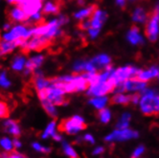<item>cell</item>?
Returning <instances> with one entry per match:
<instances>
[{
  "label": "cell",
  "instance_id": "cell-8",
  "mask_svg": "<svg viewBox=\"0 0 159 158\" xmlns=\"http://www.w3.org/2000/svg\"><path fill=\"white\" fill-rule=\"evenodd\" d=\"M45 57L42 54H36L31 56L30 58L27 59L26 64H25V68L23 70V75L25 77L33 76V73L38 69H40V67L44 63Z\"/></svg>",
  "mask_w": 159,
  "mask_h": 158
},
{
  "label": "cell",
  "instance_id": "cell-23",
  "mask_svg": "<svg viewBox=\"0 0 159 158\" xmlns=\"http://www.w3.org/2000/svg\"><path fill=\"white\" fill-rule=\"evenodd\" d=\"M40 103H41V106L44 108V110L46 111V113L51 118L57 119V117H58V111H57L56 106L52 103V102H50L47 99H42V100H40Z\"/></svg>",
  "mask_w": 159,
  "mask_h": 158
},
{
  "label": "cell",
  "instance_id": "cell-30",
  "mask_svg": "<svg viewBox=\"0 0 159 158\" xmlns=\"http://www.w3.org/2000/svg\"><path fill=\"white\" fill-rule=\"evenodd\" d=\"M62 149H63L64 153L68 156V158H80V156L77 154V152L74 151V149L66 142L62 143Z\"/></svg>",
  "mask_w": 159,
  "mask_h": 158
},
{
  "label": "cell",
  "instance_id": "cell-16",
  "mask_svg": "<svg viewBox=\"0 0 159 158\" xmlns=\"http://www.w3.org/2000/svg\"><path fill=\"white\" fill-rule=\"evenodd\" d=\"M107 17V14L98 9L93 14V16L90 17V21H91V26H90V28L101 30V27L105 23Z\"/></svg>",
  "mask_w": 159,
  "mask_h": 158
},
{
  "label": "cell",
  "instance_id": "cell-28",
  "mask_svg": "<svg viewBox=\"0 0 159 158\" xmlns=\"http://www.w3.org/2000/svg\"><path fill=\"white\" fill-rule=\"evenodd\" d=\"M97 117L99 118V120L104 123V124H107L109 122L110 120V112L107 108H101L98 113H97Z\"/></svg>",
  "mask_w": 159,
  "mask_h": 158
},
{
  "label": "cell",
  "instance_id": "cell-13",
  "mask_svg": "<svg viewBox=\"0 0 159 158\" xmlns=\"http://www.w3.org/2000/svg\"><path fill=\"white\" fill-rule=\"evenodd\" d=\"M9 21L12 23H25L28 19V16L24 13L18 5H14L9 10Z\"/></svg>",
  "mask_w": 159,
  "mask_h": 158
},
{
  "label": "cell",
  "instance_id": "cell-12",
  "mask_svg": "<svg viewBox=\"0 0 159 158\" xmlns=\"http://www.w3.org/2000/svg\"><path fill=\"white\" fill-rule=\"evenodd\" d=\"M33 84L36 90L39 92L47 88L51 84V80L44 77V73L42 70L38 69L33 73Z\"/></svg>",
  "mask_w": 159,
  "mask_h": 158
},
{
  "label": "cell",
  "instance_id": "cell-37",
  "mask_svg": "<svg viewBox=\"0 0 159 158\" xmlns=\"http://www.w3.org/2000/svg\"><path fill=\"white\" fill-rule=\"evenodd\" d=\"M33 148L35 149L36 151H41V152H45V153H46V152L48 153V152L51 151L50 148H44V147H42L39 143H34L33 144Z\"/></svg>",
  "mask_w": 159,
  "mask_h": 158
},
{
  "label": "cell",
  "instance_id": "cell-42",
  "mask_svg": "<svg viewBox=\"0 0 159 158\" xmlns=\"http://www.w3.org/2000/svg\"><path fill=\"white\" fill-rule=\"evenodd\" d=\"M13 144H14V146H15V149H18V148H20V146H21L20 142H19L17 139H15L14 142H13Z\"/></svg>",
  "mask_w": 159,
  "mask_h": 158
},
{
  "label": "cell",
  "instance_id": "cell-6",
  "mask_svg": "<svg viewBox=\"0 0 159 158\" xmlns=\"http://www.w3.org/2000/svg\"><path fill=\"white\" fill-rule=\"evenodd\" d=\"M117 86V83L111 76L107 79L106 82L98 83L96 84L90 85L87 89V95L91 97H99L105 96L107 93L114 91Z\"/></svg>",
  "mask_w": 159,
  "mask_h": 158
},
{
  "label": "cell",
  "instance_id": "cell-44",
  "mask_svg": "<svg viewBox=\"0 0 159 158\" xmlns=\"http://www.w3.org/2000/svg\"><path fill=\"white\" fill-rule=\"evenodd\" d=\"M53 138H54L56 141H61V135H59V134H57V133H54Z\"/></svg>",
  "mask_w": 159,
  "mask_h": 158
},
{
  "label": "cell",
  "instance_id": "cell-21",
  "mask_svg": "<svg viewBox=\"0 0 159 158\" xmlns=\"http://www.w3.org/2000/svg\"><path fill=\"white\" fill-rule=\"evenodd\" d=\"M3 128H4V130L10 134H13L14 136L16 137H18L20 136L21 134V131H20V128H19V125L18 123L15 120H7L4 125H3Z\"/></svg>",
  "mask_w": 159,
  "mask_h": 158
},
{
  "label": "cell",
  "instance_id": "cell-32",
  "mask_svg": "<svg viewBox=\"0 0 159 158\" xmlns=\"http://www.w3.org/2000/svg\"><path fill=\"white\" fill-rule=\"evenodd\" d=\"M55 129H56V121L54 120L47 126L46 129H45V131L42 134V138L44 139V138H47L49 136H53L54 133H55Z\"/></svg>",
  "mask_w": 159,
  "mask_h": 158
},
{
  "label": "cell",
  "instance_id": "cell-4",
  "mask_svg": "<svg viewBox=\"0 0 159 158\" xmlns=\"http://www.w3.org/2000/svg\"><path fill=\"white\" fill-rule=\"evenodd\" d=\"M33 27L25 23H17L13 25L10 31L4 32L2 39L7 41H16L17 39H28L33 37Z\"/></svg>",
  "mask_w": 159,
  "mask_h": 158
},
{
  "label": "cell",
  "instance_id": "cell-36",
  "mask_svg": "<svg viewBox=\"0 0 159 158\" xmlns=\"http://www.w3.org/2000/svg\"><path fill=\"white\" fill-rule=\"evenodd\" d=\"M144 151H145V147L144 146H139L138 148L135 149V151L131 154L130 158H140L141 155L144 153Z\"/></svg>",
  "mask_w": 159,
  "mask_h": 158
},
{
  "label": "cell",
  "instance_id": "cell-40",
  "mask_svg": "<svg viewBox=\"0 0 159 158\" xmlns=\"http://www.w3.org/2000/svg\"><path fill=\"white\" fill-rule=\"evenodd\" d=\"M105 152V149L102 148V147H99L97 148L94 151H93V155H97V154H101V153H104Z\"/></svg>",
  "mask_w": 159,
  "mask_h": 158
},
{
  "label": "cell",
  "instance_id": "cell-2",
  "mask_svg": "<svg viewBox=\"0 0 159 158\" xmlns=\"http://www.w3.org/2000/svg\"><path fill=\"white\" fill-rule=\"evenodd\" d=\"M65 91L58 84L51 82V84L41 91L38 92L39 100L47 99L55 106H66L69 103V100L65 97Z\"/></svg>",
  "mask_w": 159,
  "mask_h": 158
},
{
  "label": "cell",
  "instance_id": "cell-17",
  "mask_svg": "<svg viewBox=\"0 0 159 158\" xmlns=\"http://www.w3.org/2000/svg\"><path fill=\"white\" fill-rule=\"evenodd\" d=\"M158 75H159V69L157 67L153 66L149 70H146V71L139 70V72L136 74V76L133 77V79H136V80H139L142 82H147L154 77H158Z\"/></svg>",
  "mask_w": 159,
  "mask_h": 158
},
{
  "label": "cell",
  "instance_id": "cell-18",
  "mask_svg": "<svg viewBox=\"0 0 159 158\" xmlns=\"http://www.w3.org/2000/svg\"><path fill=\"white\" fill-rule=\"evenodd\" d=\"M97 10H98V6L96 4H92L84 9L78 11L77 13H75L74 17L78 20H84L86 18H90Z\"/></svg>",
  "mask_w": 159,
  "mask_h": 158
},
{
  "label": "cell",
  "instance_id": "cell-45",
  "mask_svg": "<svg viewBox=\"0 0 159 158\" xmlns=\"http://www.w3.org/2000/svg\"><path fill=\"white\" fill-rule=\"evenodd\" d=\"M158 77H159V75H158Z\"/></svg>",
  "mask_w": 159,
  "mask_h": 158
},
{
  "label": "cell",
  "instance_id": "cell-11",
  "mask_svg": "<svg viewBox=\"0 0 159 158\" xmlns=\"http://www.w3.org/2000/svg\"><path fill=\"white\" fill-rule=\"evenodd\" d=\"M138 137V132L131 129H117L106 137V141H125Z\"/></svg>",
  "mask_w": 159,
  "mask_h": 158
},
{
  "label": "cell",
  "instance_id": "cell-10",
  "mask_svg": "<svg viewBox=\"0 0 159 158\" xmlns=\"http://www.w3.org/2000/svg\"><path fill=\"white\" fill-rule=\"evenodd\" d=\"M43 4V0H22L18 6L24 11L28 16H31L34 14L41 12Z\"/></svg>",
  "mask_w": 159,
  "mask_h": 158
},
{
  "label": "cell",
  "instance_id": "cell-24",
  "mask_svg": "<svg viewBox=\"0 0 159 158\" xmlns=\"http://www.w3.org/2000/svg\"><path fill=\"white\" fill-rule=\"evenodd\" d=\"M109 104L110 105H123V106L131 105L130 95H123L121 93H118L109 100Z\"/></svg>",
  "mask_w": 159,
  "mask_h": 158
},
{
  "label": "cell",
  "instance_id": "cell-38",
  "mask_svg": "<svg viewBox=\"0 0 159 158\" xmlns=\"http://www.w3.org/2000/svg\"><path fill=\"white\" fill-rule=\"evenodd\" d=\"M84 141H85V142H88V143H90V144H94V143H95V140H94V138L92 137V135H90V134H86V135H84Z\"/></svg>",
  "mask_w": 159,
  "mask_h": 158
},
{
  "label": "cell",
  "instance_id": "cell-20",
  "mask_svg": "<svg viewBox=\"0 0 159 158\" xmlns=\"http://www.w3.org/2000/svg\"><path fill=\"white\" fill-rule=\"evenodd\" d=\"M17 44L16 41H7V40H0V57H4L8 54L13 53L16 48Z\"/></svg>",
  "mask_w": 159,
  "mask_h": 158
},
{
  "label": "cell",
  "instance_id": "cell-9",
  "mask_svg": "<svg viewBox=\"0 0 159 158\" xmlns=\"http://www.w3.org/2000/svg\"><path fill=\"white\" fill-rule=\"evenodd\" d=\"M138 72H139V69H136L132 66H126V67H122V68L115 70L114 72H112L111 77L114 79L117 84H119L124 83L125 81L129 80L130 78H133Z\"/></svg>",
  "mask_w": 159,
  "mask_h": 158
},
{
  "label": "cell",
  "instance_id": "cell-27",
  "mask_svg": "<svg viewBox=\"0 0 159 158\" xmlns=\"http://www.w3.org/2000/svg\"><path fill=\"white\" fill-rule=\"evenodd\" d=\"M12 85V82L10 81V79L7 76L6 70H0V87L8 89Z\"/></svg>",
  "mask_w": 159,
  "mask_h": 158
},
{
  "label": "cell",
  "instance_id": "cell-14",
  "mask_svg": "<svg viewBox=\"0 0 159 158\" xmlns=\"http://www.w3.org/2000/svg\"><path fill=\"white\" fill-rule=\"evenodd\" d=\"M92 64L94 65L96 71L100 72V70H107V69H109V68H112V65H111V60L108 56L107 55H99V56H96L95 58H93L91 61Z\"/></svg>",
  "mask_w": 159,
  "mask_h": 158
},
{
  "label": "cell",
  "instance_id": "cell-29",
  "mask_svg": "<svg viewBox=\"0 0 159 158\" xmlns=\"http://www.w3.org/2000/svg\"><path fill=\"white\" fill-rule=\"evenodd\" d=\"M130 118H131V117H130V114H129V113H125V114H123L121 120L118 122L117 126H116L117 129H128L129 124V121H130Z\"/></svg>",
  "mask_w": 159,
  "mask_h": 158
},
{
  "label": "cell",
  "instance_id": "cell-34",
  "mask_svg": "<svg viewBox=\"0 0 159 158\" xmlns=\"http://www.w3.org/2000/svg\"><path fill=\"white\" fill-rule=\"evenodd\" d=\"M2 158H28L27 156L17 152L16 151H10L2 155Z\"/></svg>",
  "mask_w": 159,
  "mask_h": 158
},
{
  "label": "cell",
  "instance_id": "cell-25",
  "mask_svg": "<svg viewBox=\"0 0 159 158\" xmlns=\"http://www.w3.org/2000/svg\"><path fill=\"white\" fill-rule=\"evenodd\" d=\"M107 102V98L104 97V96H99V97H94L92 99L89 100V104L92 105L93 106H95L98 109L104 108Z\"/></svg>",
  "mask_w": 159,
  "mask_h": 158
},
{
  "label": "cell",
  "instance_id": "cell-35",
  "mask_svg": "<svg viewBox=\"0 0 159 158\" xmlns=\"http://www.w3.org/2000/svg\"><path fill=\"white\" fill-rule=\"evenodd\" d=\"M0 145L6 151H13V142L8 138H2L0 140Z\"/></svg>",
  "mask_w": 159,
  "mask_h": 158
},
{
  "label": "cell",
  "instance_id": "cell-26",
  "mask_svg": "<svg viewBox=\"0 0 159 158\" xmlns=\"http://www.w3.org/2000/svg\"><path fill=\"white\" fill-rule=\"evenodd\" d=\"M146 17H147V13L145 12V10L143 8H137L132 15V19L136 22H140V23H143V22L146 21Z\"/></svg>",
  "mask_w": 159,
  "mask_h": 158
},
{
  "label": "cell",
  "instance_id": "cell-3",
  "mask_svg": "<svg viewBox=\"0 0 159 158\" xmlns=\"http://www.w3.org/2000/svg\"><path fill=\"white\" fill-rule=\"evenodd\" d=\"M159 32V4L147 14L145 21V35L151 41H155Z\"/></svg>",
  "mask_w": 159,
  "mask_h": 158
},
{
  "label": "cell",
  "instance_id": "cell-33",
  "mask_svg": "<svg viewBox=\"0 0 159 158\" xmlns=\"http://www.w3.org/2000/svg\"><path fill=\"white\" fill-rule=\"evenodd\" d=\"M10 115V109H9V106L7 105V103L3 101H0V118L6 119L8 118Z\"/></svg>",
  "mask_w": 159,
  "mask_h": 158
},
{
  "label": "cell",
  "instance_id": "cell-41",
  "mask_svg": "<svg viewBox=\"0 0 159 158\" xmlns=\"http://www.w3.org/2000/svg\"><path fill=\"white\" fill-rule=\"evenodd\" d=\"M22 0H7V2L11 5H18Z\"/></svg>",
  "mask_w": 159,
  "mask_h": 158
},
{
  "label": "cell",
  "instance_id": "cell-1",
  "mask_svg": "<svg viewBox=\"0 0 159 158\" xmlns=\"http://www.w3.org/2000/svg\"><path fill=\"white\" fill-rule=\"evenodd\" d=\"M140 106L146 116H159V95L152 90H141Z\"/></svg>",
  "mask_w": 159,
  "mask_h": 158
},
{
  "label": "cell",
  "instance_id": "cell-15",
  "mask_svg": "<svg viewBox=\"0 0 159 158\" xmlns=\"http://www.w3.org/2000/svg\"><path fill=\"white\" fill-rule=\"evenodd\" d=\"M26 61L27 58L25 53L23 54V52H21V54H17L13 58L12 61H11V68L15 72H18V73L23 72L25 68Z\"/></svg>",
  "mask_w": 159,
  "mask_h": 158
},
{
  "label": "cell",
  "instance_id": "cell-5",
  "mask_svg": "<svg viewBox=\"0 0 159 158\" xmlns=\"http://www.w3.org/2000/svg\"><path fill=\"white\" fill-rule=\"evenodd\" d=\"M86 128L87 125L84 123V120L81 116L75 115L73 117L61 120L58 129L61 132H65L67 134L73 135L78 133L79 131L85 129Z\"/></svg>",
  "mask_w": 159,
  "mask_h": 158
},
{
  "label": "cell",
  "instance_id": "cell-39",
  "mask_svg": "<svg viewBox=\"0 0 159 158\" xmlns=\"http://www.w3.org/2000/svg\"><path fill=\"white\" fill-rule=\"evenodd\" d=\"M12 27H13V23L11 21H9V22H5V23L3 24L2 29L4 30V32H7V31H10Z\"/></svg>",
  "mask_w": 159,
  "mask_h": 158
},
{
  "label": "cell",
  "instance_id": "cell-31",
  "mask_svg": "<svg viewBox=\"0 0 159 158\" xmlns=\"http://www.w3.org/2000/svg\"><path fill=\"white\" fill-rule=\"evenodd\" d=\"M86 61H77L73 64V71L74 73H83L85 72Z\"/></svg>",
  "mask_w": 159,
  "mask_h": 158
},
{
  "label": "cell",
  "instance_id": "cell-7",
  "mask_svg": "<svg viewBox=\"0 0 159 158\" xmlns=\"http://www.w3.org/2000/svg\"><path fill=\"white\" fill-rule=\"evenodd\" d=\"M51 40L45 37H38L33 36L32 38L26 39L19 47L21 51L27 54L31 51H41L42 49L46 48L50 44Z\"/></svg>",
  "mask_w": 159,
  "mask_h": 158
},
{
  "label": "cell",
  "instance_id": "cell-19",
  "mask_svg": "<svg viewBox=\"0 0 159 158\" xmlns=\"http://www.w3.org/2000/svg\"><path fill=\"white\" fill-rule=\"evenodd\" d=\"M61 11V4L56 1H46L44 2L42 7V14L43 15H58Z\"/></svg>",
  "mask_w": 159,
  "mask_h": 158
},
{
  "label": "cell",
  "instance_id": "cell-43",
  "mask_svg": "<svg viewBox=\"0 0 159 158\" xmlns=\"http://www.w3.org/2000/svg\"><path fill=\"white\" fill-rule=\"evenodd\" d=\"M116 2H117V4L120 7L124 8L125 7V4H126V0H116Z\"/></svg>",
  "mask_w": 159,
  "mask_h": 158
},
{
  "label": "cell",
  "instance_id": "cell-22",
  "mask_svg": "<svg viewBox=\"0 0 159 158\" xmlns=\"http://www.w3.org/2000/svg\"><path fill=\"white\" fill-rule=\"evenodd\" d=\"M128 39L130 43H132L134 45H137V44L142 45L144 43V40L139 34V29L135 25H132L130 27V30H129V35H128Z\"/></svg>",
  "mask_w": 159,
  "mask_h": 158
}]
</instances>
